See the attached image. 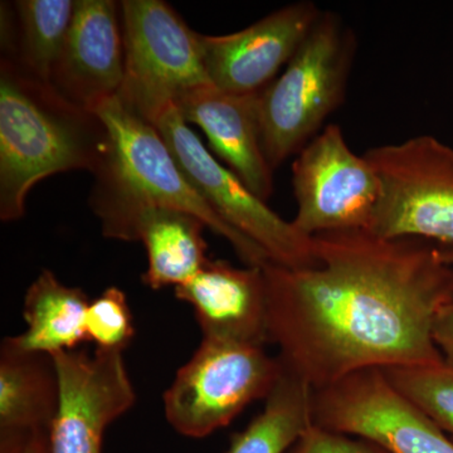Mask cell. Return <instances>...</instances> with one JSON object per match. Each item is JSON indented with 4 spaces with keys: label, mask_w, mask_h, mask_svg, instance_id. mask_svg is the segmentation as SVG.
<instances>
[{
    "label": "cell",
    "mask_w": 453,
    "mask_h": 453,
    "mask_svg": "<svg viewBox=\"0 0 453 453\" xmlns=\"http://www.w3.org/2000/svg\"><path fill=\"white\" fill-rule=\"evenodd\" d=\"M316 264L264 267L268 342L312 389L369 368L443 365L432 325L453 299L438 244L369 229L315 235Z\"/></svg>",
    "instance_id": "6da1fadb"
},
{
    "label": "cell",
    "mask_w": 453,
    "mask_h": 453,
    "mask_svg": "<svg viewBox=\"0 0 453 453\" xmlns=\"http://www.w3.org/2000/svg\"><path fill=\"white\" fill-rule=\"evenodd\" d=\"M92 112L109 136V149L94 173L91 204L103 234L127 241L142 211L166 208L192 214L225 238L246 266L271 264L266 252L220 219L183 174L168 145L148 119L116 95Z\"/></svg>",
    "instance_id": "7a4b0ae2"
},
{
    "label": "cell",
    "mask_w": 453,
    "mask_h": 453,
    "mask_svg": "<svg viewBox=\"0 0 453 453\" xmlns=\"http://www.w3.org/2000/svg\"><path fill=\"white\" fill-rule=\"evenodd\" d=\"M109 136L94 112L74 105L50 83L2 58L0 67V219L25 216L35 184L57 173H95Z\"/></svg>",
    "instance_id": "3957f363"
},
{
    "label": "cell",
    "mask_w": 453,
    "mask_h": 453,
    "mask_svg": "<svg viewBox=\"0 0 453 453\" xmlns=\"http://www.w3.org/2000/svg\"><path fill=\"white\" fill-rule=\"evenodd\" d=\"M357 50L353 29L321 12L285 71L258 92L262 148L275 170L315 138L344 100Z\"/></svg>",
    "instance_id": "277c9868"
},
{
    "label": "cell",
    "mask_w": 453,
    "mask_h": 453,
    "mask_svg": "<svg viewBox=\"0 0 453 453\" xmlns=\"http://www.w3.org/2000/svg\"><path fill=\"white\" fill-rule=\"evenodd\" d=\"M264 347L203 338L164 393L169 425L181 436L204 438L228 426L247 405L266 399L283 366Z\"/></svg>",
    "instance_id": "5b68a950"
},
{
    "label": "cell",
    "mask_w": 453,
    "mask_h": 453,
    "mask_svg": "<svg viewBox=\"0 0 453 453\" xmlns=\"http://www.w3.org/2000/svg\"><path fill=\"white\" fill-rule=\"evenodd\" d=\"M365 157L380 180L369 231L453 246V149L431 135L375 146Z\"/></svg>",
    "instance_id": "8992f818"
},
{
    "label": "cell",
    "mask_w": 453,
    "mask_h": 453,
    "mask_svg": "<svg viewBox=\"0 0 453 453\" xmlns=\"http://www.w3.org/2000/svg\"><path fill=\"white\" fill-rule=\"evenodd\" d=\"M145 119L162 135L188 181L220 219L258 244L273 264L288 268L314 266V238L281 219L232 170L217 162L188 127L175 104Z\"/></svg>",
    "instance_id": "52a82bcc"
},
{
    "label": "cell",
    "mask_w": 453,
    "mask_h": 453,
    "mask_svg": "<svg viewBox=\"0 0 453 453\" xmlns=\"http://www.w3.org/2000/svg\"><path fill=\"white\" fill-rule=\"evenodd\" d=\"M121 4L125 80L120 95L148 118L192 89L211 85L201 35L168 3L124 0Z\"/></svg>",
    "instance_id": "ba28073f"
},
{
    "label": "cell",
    "mask_w": 453,
    "mask_h": 453,
    "mask_svg": "<svg viewBox=\"0 0 453 453\" xmlns=\"http://www.w3.org/2000/svg\"><path fill=\"white\" fill-rule=\"evenodd\" d=\"M314 425L371 441L388 453H453V441L380 368L314 390Z\"/></svg>",
    "instance_id": "9c48e42d"
},
{
    "label": "cell",
    "mask_w": 453,
    "mask_h": 453,
    "mask_svg": "<svg viewBox=\"0 0 453 453\" xmlns=\"http://www.w3.org/2000/svg\"><path fill=\"white\" fill-rule=\"evenodd\" d=\"M297 211L292 225L308 237L371 228L380 201L372 164L351 150L339 125H326L292 164Z\"/></svg>",
    "instance_id": "30bf717a"
},
{
    "label": "cell",
    "mask_w": 453,
    "mask_h": 453,
    "mask_svg": "<svg viewBox=\"0 0 453 453\" xmlns=\"http://www.w3.org/2000/svg\"><path fill=\"white\" fill-rule=\"evenodd\" d=\"M52 357L59 405L49 432L50 453H103L106 429L136 402L124 353L77 349Z\"/></svg>",
    "instance_id": "8fae6325"
},
{
    "label": "cell",
    "mask_w": 453,
    "mask_h": 453,
    "mask_svg": "<svg viewBox=\"0 0 453 453\" xmlns=\"http://www.w3.org/2000/svg\"><path fill=\"white\" fill-rule=\"evenodd\" d=\"M320 14L314 3L297 2L242 31L201 35L203 61L211 85L235 95L262 91L291 61Z\"/></svg>",
    "instance_id": "7c38bea8"
},
{
    "label": "cell",
    "mask_w": 453,
    "mask_h": 453,
    "mask_svg": "<svg viewBox=\"0 0 453 453\" xmlns=\"http://www.w3.org/2000/svg\"><path fill=\"white\" fill-rule=\"evenodd\" d=\"M124 80L121 4L76 0L50 85L74 105L92 112L98 104L120 94Z\"/></svg>",
    "instance_id": "4fadbf2b"
},
{
    "label": "cell",
    "mask_w": 453,
    "mask_h": 453,
    "mask_svg": "<svg viewBox=\"0 0 453 453\" xmlns=\"http://www.w3.org/2000/svg\"><path fill=\"white\" fill-rule=\"evenodd\" d=\"M174 294L192 306L203 338L268 342L264 268L208 259L196 276L174 288Z\"/></svg>",
    "instance_id": "5bb4252c"
},
{
    "label": "cell",
    "mask_w": 453,
    "mask_h": 453,
    "mask_svg": "<svg viewBox=\"0 0 453 453\" xmlns=\"http://www.w3.org/2000/svg\"><path fill=\"white\" fill-rule=\"evenodd\" d=\"M184 120L198 125L211 150L241 181L267 202L273 190V170L262 148L257 94L235 95L202 86L175 101Z\"/></svg>",
    "instance_id": "9a60e30c"
},
{
    "label": "cell",
    "mask_w": 453,
    "mask_h": 453,
    "mask_svg": "<svg viewBox=\"0 0 453 453\" xmlns=\"http://www.w3.org/2000/svg\"><path fill=\"white\" fill-rule=\"evenodd\" d=\"M59 405V380L49 354L0 345V453H17L35 434L50 432Z\"/></svg>",
    "instance_id": "2e32d148"
},
{
    "label": "cell",
    "mask_w": 453,
    "mask_h": 453,
    "mask_svg": "<svg viewBox=\"0 0 453 453\" xmlns=\"http://www.w3.org/2000/svg\"><path fill=\"white\" fill-rule=\"evenodd\" d=\"M204 223L184 211L153 208L134 222L129 242L140 241L148 255L142 281L151 290L183 285L208 262Z\"/></svg>",
    "instance_id": "e0dca14e"
},
{
    "label": "cell",
    "mask_w": 453,
    "mask_h": 453,
    "mask_svg": "<svg viewBox=\"0 0 453 453\" xmlns=\"http://www.w3.org/2000/svg\"><path fill=\"white\" fill-rule=\"evenodd\" d=\"M89 303L81 288L65 286L50 271H42L25 295L23 319L27 329L13 336L18 347L50 357L77 350L88 342L86 314Z\"/></svg>",
    "instance_id": "ac0fdd59"
},
{
    "label": "cell",
    "mask_w": 453,
    "mask_h": 453,
    "mask_svg": "<svg viewBox=\"0 0 453 453\" xmlns=\"http://www.w3.org/2000/svg\"><path fill=\"white\" fill-rule=\"evenodd\" d=\"M314 389L283 369L262 412L231 438L226 453H286L308 429Z\"/></svg>",
    "instance_id": "d6986e66"
},
{
    "label": "cell",
    "mask_w": 453,
    "mask_h": 453,
    "mask_svg": "<svg viewBox=\"0 0 453 453\" xmlns=\"http://www.w3.org/2000/svg\"><path fill=\"white\" fill-rule=\"evenodd\" d=\"M17 12L18 46L13 56H3L41 81L50 83L73 20L71 0H19Z\"/></svg>",
    "instance_id": "ffe728a7"
},
{
    "label": "cell",
    "mask_w": 453,
    "mask_h": 453,
    "mask_svg": "<svg viewBox=\"0 0 453 453\" xmlns=\"http://www.w3.org/2000/svg\"><path fill=\"white\" fill-rule=\"evenodd\" d=\"M390 383L421 408L453 441V369L440 365L381 369Z\"/></svg>",
    "instance_id": "44dd1931"
},
{
    "label": "cell",
    "mask_w": 453,
    "mask_h": 453,
    "mask_svg": "<svg viewBox=\"0 0 453 453\" xmlns=\"http://www.w3.org/2000/svg\"><path fill=\"white\" fill-rule=\"evenodd\" d=\"M86 335L98 350L124 353L135 336L133 314L124 291L111 286L89 303Z\"/></svg>",
    "instance_id": "7402d4cb"
},
{
    "label": "cell",
    "mask_w": 453,
    "mask_h": 453,
    "mask_svg": "<svg viewBox=\"0 0 453 453\" xmlns=\"http://www.w3.org/2000/svg\"><path fill=\"white\" fill-rule=\"evenodd\" d=\"M286 453H388L363 438L335 434L312 426Z\"/></svg>",
    "instance_id": "603a6c76"
},
{
    "label": "cell",
    "mask_w": 453,
    "mask_h": 453,
    "mask_svg": "<svg viewBox=\"0 0 453 453\" xmlns=\"http://www.w3.org/2000/svg\"><path fill=\"white\" fill-rule=\"evenodd\" d=\"M432 339L445 365L453 369V299L437 312L432 325Z\"/></svg>",
    "instance_id": "cb8c5ba5"
},
{
    "label": "cell",
    "mask_w": 453,
    "mask_h": 453,
    "mask_svg": "<svg viewBox=\"0 0 453 453\" xmlns=\"http://www.w3.org/2000/svg\"><path fill=\"white\" fill-rule=\"evenodd\" d=\"M17 453H50L49 432L33 434Z\"/></svg>",
    "instance_id": "d4e9b609"
},
{
    "label": "cell",
    "mask_w": 453,
    "mask_h": 453,
    "mask_svg": "<svg viewBox=\"0 0 453 453\" xmlns=\"http://www.w3.org/2000/svg\"><path fill=\"white\" fill-rule=\"evenodd\" d=\"M438 252L443 262L453 266V246H438Z\"/></svg>",
    "instance_id": "484cf974"
}]
</instances>
